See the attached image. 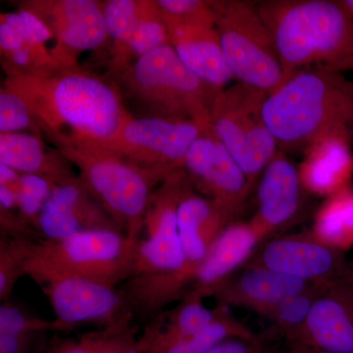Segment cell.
<instances>
[{
    "mask_svg": "<svg viewBox=\"0 0 353 353\" xmlns=\"http://www.w3.org/2000/svg\"><path fill=\"white\" fill-rule=\"evenodd\" d=\"M8 88L65 148H85L112 138L128 116L112 88L90 75L24 76Z\"/></svg>",
    "mask_w": 353,
    "mask_h": 353,
    "instance_id": "6da1fadb",
    "label": "cell"
},
{
    "mask_svg": "<svg viewBox=\"0 0 353 353\" xmlns=\"http://www.w3.org/2000/svg\"><path fill=\"white\" fill-rule=\"evenodd\" d=\"M256 7L280 57L282 85L309 67L353 71V17L340 1L269 0Z\"/></svg>",
    "mask_w": 353,
    "mask_h": 353,
    "instance_id": "7a4b0ae2",
    "label": "cell"
},
{
    "mask_svg": "<svg viewBox=\"0 0 353 353\" xmlns=\"http://www.w3.org/2000/svg\"><path fill=\"white\" fill-rule=\"evenodd\" d=\"M263 116L278 145L306 148L323 137L350 134L353 81L326 66L301 70L265 101Z\"/></svg>",
    "mask_w": 353,
    "mask_h": 353,
    "instance_id": "3957f363",
    "label": "cell"
},
{
    "mask_svg": "<svg viewBox=\"0 0 353 353\" xmlns=\"http://www.w3.org/2000/svg\"><path fill=\"white\" fill-rule=\"evenodd\" d=\"M182 171L165 179L152 196L145 218V239H139L134 273L123 292L132 310L154 313L166 304L182 299L185 289L194 283L185 264L176 209L188 187Z\"/></svg>",
    "mask_w": 353,
    "mask_h": 353,
    "instance_id": "277c9868",
    "label": "cell"
},
{
    "mask_svg": "<svg viewBox=\"0 0 353 353\" xmlns=\"http://www.w3.org/2000/svg\"><path fill=\"white\" fill-rule=\"evenodd\" d=\"M138 243L109 229L78 232L59 241H34L25 275L34 283L51 275H73L116 287L132 277Z\"/></svg>",
    "mask_w": 353,
    "mask_h": 353,
    "instance_id": "5b68a950",
    "label": "cell"
},
{
    "mask_svg": "<svg viewBox=\"0 0 353 353\" xmlns=\"http://www.w3.org/2000/svg\"><path fill=\"white\" fill-rule=\"evenodd\" d=\"M210 6L223 54L234 78L273 94L282 85V64L256 4L225 0L210 2Z\"/></svg>",
    "mask_w": 353,
    "mask_h": 353,
    "instance_id": "8992f818",
    "label": "cell"
},
{
    "mask_svg": "<svg viewBox=\"0 0 353 353\" xmlns=\"http://www.w3.org/2000/svg\"><path fill=\"white\" fill-rule=\"evenodd\" d=\"M65 153L80 169L83 185L121 231L139 241L153 196L152 180L157 176L106 153L83 148H65Z\"/></svg>",
    "mask_w": 353,
    "mask_h": 353,
    "instance_id": "52a82bcc",
    "label": "cell"
},
{
    "mask_svg": "<svg viewBox=\"0 0 353 353\" xmlns=\"http://www.w3.org/2000/svg\"><path fill=\"white\" fill-rule=\"evenodd\" d=\"M267 97L263 90L239 82L221 90L211 108L213 131L245 172L250 190L277 153V141L264 120Z\"/></svg>",
    "mask_w": 353,
    "mask_h": 353,
    "instance_id": "ba28073f",
    "label": "cell"
},
{
    "mask_svg": "<svg viewBox=\"0 0 353 353\" xmlns=\"http://www.w3.org/2000/svg\"><path fill=\"white\" fill-rule=\"evenodd\" d=\"M203 130L192 120L128 117L112 138L83 150L130 158L166 179L183 166L185 153Z\"/></svg>",
    "mask_w": 353,
    "mask_h": 353,
    "instance_id": "9c48e42d",
    "label": "cell"
},
{
    "mask_svg": "<svg viewBox=\"0 0 353 353\" xmlns=\"http://www.w3.org/2000/svg\"><path fill=\"white\" fill-rule=\"evenodd\" d=\"M139 90L161 102L179 119L211 127L210 112L221 90L211 87L188 68L170 43L141 55L132 69Z\"/></svg>",
    "mask_w": 353,
    "mask_h": 353,
    "instance_id": "30bf717a",
    "label": "cell"
},
{
    "mask_svg": "<svg viewBox=\"0 0 353 353\" xmlns=\"http://www.w3.org/2000/svg\"><path fill=\"white\" fill-rule=\"evenodd\" d=\"M36 283L63 331L83 323L112 326L132 319L134 314L126 294L115 285L73 275L48 276Z\"/></svg>",
    "mask_w": 353,
    "mask_h": 353,
    "instance_id": "8fae6325",
    "label": "cell"
},
{
    "mask_svg": "<svg viewBox=\"0 0 353 353\" xmlns=\"http://www.w3.org/2000/svg\"><path fill=\"white\" fill-rule=\"evenodd\" d=\"M183 167L199 190L233 218L252 192L245 172L212 127L203 130L190 145Z\"/></svg>",
    "mask_w": 353,
    "mask_h": 353,
    "instance_id": "7c38bea8",
    "label": "cell"
},
{
    "mask_svg": "<svg viewBox=\"0 0 353 353\" xmlns=\"http://www.w3.org/2000/svg\"><path fill=\"white\" fill-rule=\"evenodd\" d=\"M257 265L324 288L350 278L341 250L312 234L271 241L260 253Z\"/></svg>",
    "mask_w": 353,
    "mask_h": 353,
    "instance_id": "4fadbf2b",
    "label": "cell"
},
{
    "mask_svg": "<svg viewBox=\"0 0 353 353\" xmlns=\"http://www.w3.org/2000/svg\"><path fill=\"white\" fill-rule=\"evenodd\" d=\"M163 19L170 44L188 68L217 90H223L233 80L221 48L212 8L194 17L163 15Z\"/></svg>",
    "mask_w": 353,
    "mask_h": 353,
    "instance_id": "5bb4252c",
    "label": "cell"
},
{
    "mask_svg": "<svg viewBox=\"0 0 353 353\" xmlns=\"http://www.w3.org/2000/svg\"><path fill=\"white\" fill-rule=\"evenodd\" d=\"M90 194L77 179L55 183L39 216L37 229L43 240L59 241L87 230L121 231L112 218L90 199Z\"/></svg>",
    "mask_w": 353,
    "mask_h": 353,
    "instance_id": "9a60e30c",
    "label": "cell"
},
{
    "mask_svg": "<svg viewBox=\"0 0 353 353\" xmlns=\"http://www.w3.org/2000/svg\"><path fill=\"white\" fill-rule=\"evenodd\" d=\"M297 345L332 353H353V284L350 280L320 290Z\"/></svg>",
    "mask_w": 353,
    "mask_h": 353,
    "instance_id": "2e32d148",
    "label": "cell"
},
{
    "mask_svg": "<svg viewBox=\"0 0 353 353\" xmlns=\"http://www.w3.org/2000/svg\"><path fill=\"white\" fill-rule=\"evenodd\" d=\"M313 287L319 285L254 265L238 277L229 279L214 296L221 305L243 306L266 316L285 299Z\"/></svg>",
    "mask_w": 353,
    "mask_h": 353,
    "instance_id": "e0dca14e",
    "label": "cell"
},
{
    "mask_svg": "<svg viewBox=\"0 0 353 353\" xmlns=\"http://www.w3.org/2000/svg\"><path fill=\"white\" fill-rule=\"evenodd\" d=\"M233 219L214 201L194 194L188 185L179 201L176 220L187 269L194 280L211 245Z\"/></svg>",
    "mask_w": 353,
    "mask_h": 353,
    "instance_id": "ac0fdd59",
    "label": "cell"
},
{
    "mask_svg": "<svg viewBox=\"0 0 353 353\" xmlns=\"http://www.w3.org/2000/svg\"><path fill=\"white\" fill-rule=\"evenodd\" d=\"M301 185L299 169L284 155L276 153L260 176L259 209L250 222L262 238L285 226L296 215Z\"/></svg>",
    "mask_w": 353,
    "mask_h": 353,
    "instance_id": "d6986e66",
    "label": "cell"
},
{
    "mask_svg": "<svg viewBox=\"0 0 353 353\" xmlns=\"http://www.w3.org/2000/svg\"><path fill=\"white\" fill-rule=\"evenodd\" d=\"M261 234L252 223L232 222L218 236L197 269L192 289L202 296H214L232 274L252 255Z\"/></svg>",
    "mask_w": 353,
    "mask_h": 353,
    "instance_id": "ffe728a7",
    "label": "cell"
},
{
    "mask_svg": "<svg viewBox=\"0 0 353 353\" xmlns=\"http://www.w3.org/2000/svg\"><path fill=\"white\" fill-rule=\"evenodd\" d=\"M350 134H333L305 148L301 168V185L312 194L330 196L347 187L353 172Z\"/></svg>",
    "mask_w": 353,
    "mask_h": 353,
    "instance_id": "44dd1931",
    "label": "cell"
},
{
    "mask_svg": "<svg viewBox=\"0 0 353 353\" xmlns=\"http://www.w3.org/2000/svg\"><path fill=\"white\" fill-rule=\"evenodd\" d=\"M48 6L50 21L44 23L70 50H92L108 34L103 11L92 0H64Z\"/></svg>",
    "mask_w": 353,
    "mask_h": 353,
    "instance_id": "7402d4cb",
    "label": "cell"
},
{
    "mask_svg": "<svg viewBox=\"0 0 353 353\" xmlns=\"http://www.w3.org/2000/svg\"><path fill=\"white\" fill-rule=\"evenodd\" d=\"M215 321L201 333L187 336H173L164 334L157 320L139 338L141 353H206L220 341L230 338L255 340L250 330L230 314L228 306L218 304Z\"/></svg>",
    "mask_w": 353,
    "mask_h": 353,
    "instance_id": "603a6c76",
    "label": "cell"
},
{
    "mask_svg": "<svg viewBox=\"0 0 353 353\" xmlns=\"http://www.w3.org/2000/svg\"><path fill=\"white\" fill-rule=\"evenodd\" d=\"M0 163L23 174L46 176L57 183L72 179L62 167L46 158L37 137L22 132L0 134Z\"/></svg>",
    "mask_w": 353,
    "mask_h": 353,
    "instance_id": "cb8c5ba5",
    "label": "cell"
},
{
    "mask_svg": "<svg viewBox=\"0 0 353 353\" xmlns=\"http://www.w3.org/2000/svg\"><path fill=\"white\" fill-rule=\"evenodd\" d=\"M313 236L343 252L353 245V190L343 188L332 196L316 215Z\"/></svg>",
    "mask_w": 353,
    "mask_h": 353,
    "instance_id": "d4e9b609",
    "label": "cell"
},
{
    "mask_svg": "<svg viewBox=\"0 0 353 353\" xmlns=\"http://www.w3.org/2000/svg\"><path fill=\"white\" fill-rule=\"evenodd\" d=\"M52 353H141V350L132 319H128L66 341Z\"/></svg>",
    "mask_w": 353,
    "mask_h": 353,
    "instance_id": "484cf974",
    "label": "cell"
},
{
    "mask_svg": "<svg viewBox=\"0 0 353 353\" xmlns=\"http://www.w3.org/2000/svg\"><path fill=\"white\" fill-rule=\"evenodd\" d=\"M203 299L196 290H187L178 305L158 318L160 330L169 336H187L208 328L217 318L218 308L206 307Z\"/></svg>",
    "mask_w": 353,
    "mask_h": 353,
    "instance_id": "4316f807",
    "label": "cell"
},
{
    "mask_svg": "<svg viewBox=\"0 0 353 353\" xmlns=\"http://www.w3.org/2000/svg\"><path fill=\"white\" fill-rule=\"evenodd\" d=\"M323 287H313L306 292L285 299L266 315L279 331L292 343H299L305 331L311 309Z\"/></svg>",
    "mask_w": 353,
    "mask_h": 353,
    "instance_id": "83f0119b",
    "label": "cell"
},
{
    "mask_svg": "<svg viewBox=\"0 0 353 353\" xmlns=\"http://www.w3.org/2000/svg\"><path fill=\"white\" fill-rule=\"evenodd\" d=\"M34 240L23 236L0 241V301H7L16 283L25 275L26 264Z\"/></svg>",
    "mask_w": 353,
    "mask_h": 353,
    "instance_id": "f1b7e54d",
    "label": "cell"
},
{
    "mask_svg": "<svg viewBox=\"0 0 353 353\" xmlns=\"http://www.w3.org/2000/svg\"><path fill=\"white\" fill-rule=\"evenodd\" d=\"M55 183L46 176L34 174L20 176L16 187L17 208L21 217L30 226L38 227L39 216Z\"/></svg>",
    "mask_w": 353,
    "mask_h": 353,
    "instance_id": "f546056e",
    "label": "cell"
},
{
    "mask_svg": "<svg viewBox=\"0 0 353 353\" xmlns=\"http://www.w3.org/2000/svg\"><path fill=\"white\" fill-rule=\"evenodd\" d=\"M43 331H63L57 320H44L28 314L26 311L3 301L0 305V333L15 334L29 338Z\"/></svg>",
    "mask_w": 353,
    "mask_h": 353,
    "instance_id": "4dcf8cb0",
    "label": "cell"
},
{
    "mask_svg": "<svg viewBox=\"0 0 353 353\" xmlns=\"http://www.w3.org/2000/svg\"><path fill=\"white\" fill-rule=\"evenodd\" d=\"M165 43H170V39L162 13L153 17V14H145V11L141 10L138 22L126 41L130 50L141 57Z\"/></svg>",
    "mask_w": 353,
    "mask_h": 353,
    "instance_id": "1f68e13d",
    "label": "cell"
},
{
    "mask_svg": "<svg viewBox=\"0 0 353 353\" xmlns=\"http://www.w3.org/2000/svg\"><path fill=\"white\" fill-rule=\"evenodd\" d=\"M143 4L131 0H111L103 8L108 34L116 41L126 43L138 22Z\"/></svg>",
    "mask_w": 353,
    "mask_h": 353,
    "instance_id": "d6a6232c",
    "label": "cell"
},
{
    "mask_svg": "<svg viewBox=\"0 0 353 353\" xmlns=\"http://www.w3.org/2000/svg\"><path fill=\"white\" fill-rule=\"evenodd\" d=\"M32 113L24 99L6 88L0 94V132H18L31 124Z\"/></svg>",
    "mask_w": 353,
    "mask_h": 353,
    "instance_id": "836d02e7",
    "label": "cell"
},
{
    "mask_svg": "<svg viewBox=\"0 0 353 353\" xmlns=\"http://www.w3.org/2000/svg\"><path fill=\"white\" fill-rule=\"evenodd\" d=\"M18 13L23 30H24L28 46L38 51L43 48V43L52 38V32L36 13L29 10H20Z\"/></svg>",
    "mask_w": 353,
    "mask_h": 353,
    "instance_id": "e575fe53",
    "label": "cell"
},
{
    "mask_svg": "<svg viewBox=\"0 0 353 353\" xmlns=\"http://www.w3.org/2000/svg\"><path fill=\"white\" fill-rule=\"evenodd\" d=\"M158 8L163 15L175 18H189L210 10V2L199 0H160Z\"/></svg>",
    "mask_w": 353,
    "mask_h": 353,
    "instance_id": "d590c367",
    "label": "cell"
},
{
    "mask_svg": "<svg viewBox=\"0 0 353 353\" xmlns=\"http://www.w3.org/2000/svg\"><path fill=\"white\" fill-rule=\"evenodd\" d=\"M206 353H264V350L256 340L230 338L220 341Z\"/></svg>",
    "mask_w": 353,
    "mask_h": 353,
    "instance_id": "8d00e7d4",
    "label": "cell"
},
{
    "mask_svg": "<svg viewBox=\"0 0 353 353\" xmlns=\"http://www.w3.org/2000/svg\"><path fill=\"white\" fill-rule=\"evenodd\" d=\"M28 338L0 333V353H24Z\"/></svg>",
    "mask_w": 353,
    "mask_h": 353,
    "instance_id": "74e56055",
    "label": "cell"
},
{
    "mask_svg": "<svg viewBox=\"0 0 353 353\" xmlns=\"http://www.w3.org/2000/svg\"><path fill=\"white\" fill-rule=\"evenodd\" d=\"M17 187V185H16ZM16 187L0 185V208L2 209H11L17 206V194Z\"/></svg>",
    "mask_w": 353,
    "mask_h": 353,
    "instance_id": "f35d334b",
    "label": "cell"
},
{
    "mask_svg": "<svg viewBox=\"0 0 353 353\" xmlns=\"http://www.w3.org/2000/svg\"><path fill=\"white\" fill-rule=\"evenodd\" d=\"M34 57H36V51L30 46L10 53V58L13 63L20 67L28 66L31 63V60Z\"/></svg>",
    "mask_w": 353,
    "mask_h": 353,
    "instance_id": "ab89813d",
    "label": "cell"
},
{
    "mask_svg": "<svg viewBox=\"0 0 353 353\" xmlns=\"http://www.w3.org/2000/svg\"><path fill=\"white\" fill-rule=\"evenodd\" d=\"M19 179L20 176H18L17 171L6 165L0 163V185L16 187Z\"/></svg>",
    "mask_w": 353,
    "mask_h": 353,
    "instance_id": "60d3db41",
    "label": "cell"
},
{
    "mask_svg": "<svg viewBox=\"0 0 353 353\" xmlns=\"http://www.w3.org/2000/svg\"><path fill=\"white\" fill-rule=\"evenodd\" d=\"M339 1L347 12L353 17V0H339Z\"/></svg>",
    "mask_w": 353,
    "mask_h": 353,
    "instance_id": "b9f144b4",
    "label": "cell"
},
{
    "mask_svg": "<svg viewBox=\"0 0 353 353\" xmlns=\"http://www.w3.org/2000/svg\"><path fill=\"white\" fill-rule=\"evenodd\" d=\"M287 353H307L306 352L305 348H304L303 345H297V343H294L292 345V347L290 348L289 352Z\"/></svg>",
    "mask_w": 353,
    "mask_h": 353,
    "instance_id": "7bdbcfd3",
    "label": "cell"
},
{
    "mask_svg": "<svg viewBox=\"0 0 353 353\" xmlns=\"http://www.w3.org/2000/svg\"><path fill=\"white\" fill-rule=\"evenodd\" d=\"M303 347L305 348L306 352L307 353H332L328 352H323V350H317V348L306 347V345H303Z\"/></svg>",
    "mask_w": 353,
    "mask_h": 353,
    "instance_id": "ee69618b",
    "label": "cell"
},
{
    "mask_svg": "<svg viewBox=\"0 0 353 353\" xmlns=\"http://www.w3.org/2000/svg\"><path fill=\"white\" fill-rule=\"evenodd\" d=\"M350 282H352V284H353V278H352V280H350Z\"/></svg>",
    "mask_w": 353,
    "mask_h": 353,
    "instance_id": "f6af8a7d",
    "label": "cell"
},
{
    "mask_svg": "<svg viewBox=\"0 0 353 353\" xmlns=\"http://www.w3.org/2000/svg\"><path fill=\"white\" fill-rule=\"evenodd\" d=\"M264 353H266V352H264Z\"/></svg>",
    "mask_w": 353,
    "mask_h": 353,
    "instance_id": "bcb514c9",
    "label": "cell"
}]
</instances>
